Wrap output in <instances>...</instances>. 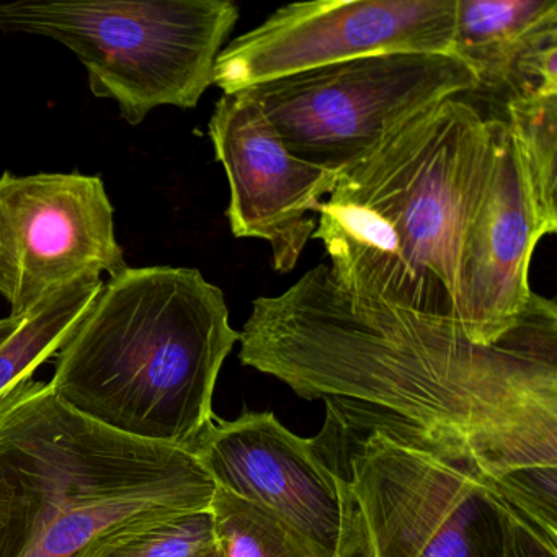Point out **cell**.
<instances>
[{"instance_id": "7", "label": "cell", "mask_w": 557, "mask_h": 557, "mask_svg": "<svg viewBox=\"0 0 557 557\" xmlns=\"http://www.w3.org/2000/svg\"><path fill=\"white\" fill-rule=\"evenodd\" d=\"M479 89L456 54L380 53L240 90L262 109L286 151L342 174L429 107Z\"/></svg>"}, {"instance_id": "10", "label": "cell", "mask_w": 557, "mask_h": 557, "mask_svg": "<svg viewBox=\"0 0 557 557\" xmlns=\"http://www.w3.org/2000/svg\"><path fill=\"white\" fill-rule=\"evenodd\" d=\"M210 138L230 182L226 214L234 237L265 240L273 269L293 272L338 175L289 154L262 109L243 92L218 100Z\"/></svg>"}, {"instance_id": "9", "label": "cell", "mask_w": 557, "mask_h": 557, "mask_svg": "<svg viewBox=\"0 0 557 557\" xmlns=\"http://www.w3.org/2000/svg\"><path fill=\"white\" fill-rule=\"evenodd\" d=\"M128 269L97 175L0 177V296L24 319L67 286Z\"/></svg>"}, {"instance_id": "5", "label": "cell", "mask_w": 557, "mask_h": 557, "mask_svg": "<svg viewBox=\"0 0 557 557\" xmlns=\"http://www.w3.org/2000/svg\"><path fill=\"white\" fill-rule=\"evenodd\" d=\"M325 404L312 443L338 495L332 557H507L520 524L557 536V517L420 426L363 403Z\"/></svg>"}, {"instance_id": "11", "label": "cell", "mask_w": 557, "mask_h": 557, "mask_svg": "<svg viewBox=\"0 0 557 557\" xmlns=\"http://www.w3.org/2000/svg\"><path fill=\"white\" fill-rule=\"evenodd\" d=\"M190 451L216 487L269 508L332 557L338 495L312 440L289 432L272 412H246L234 420L214 416Z\"/></svg>"}, {"instance_id": "6", "label": "cell", "mask_w": 557, "mask_h": 557, "mask_svg": "<svg viewBox=\"0 0 557 557\" xmlns=\"http://www.w3.org/2000/svg\"><path fill=\"white\" fill-rule=\"evenodd\" d=\"M237 21L230 0L0 2V30L64 45L132 126L158 107L195 109Z\"/></svg>"}, {"instance_id": "16", "label": "cell", "mask_w": 557, "mask_h": 557, "mask_svg": "<svg viewBox=\"0 0 557 557\" xmlns=\"http://www.w3.org/2000/svg\"><path fill=\"white\" fill-rule=\"evenodd\" d=\"M210 513L220 557H322L278 515L224 488L214 491Z\"/></svg>"}, {"instance_id": "14", "label": "cell", "mask_w": 557, "mask_h": 557, "mask_svg": "<svg viewBox=\"0 0 557 557\" xmlns=\"http://www.w3.org/2000/svg\"><path fill=\"white\" fill-rule=\"evenodd\" d=\"M102 286L100 278L81 280L25 315L0 345V399L22 381L32 380L35 370L58 354Z\"/></svg>"}, {"instance_id": "1", "label": "cell", "mask_w": 557, "mask_h": 557, "mask_svg": "<svg viewBox=\"0 0 557 557\" xmlns=\"http://www.w3.org/2000/svg\"><path fill=\"white\" fill-rule=\"evenodd\" d=\"M246 367L302 399H344L425 430L485 475L557 507V306L533 292L491 345L348 295L325 263L282 295L253 299L239 332Z\"/></svg>"}, {"instance_id": "20", "label": "cell", "mask_w": 557, "mask_h": 557, "mask_svg": "<svg viewBox=\"0 0 557 557\" xmlns=\"http://www.w3.org/2000/svg\"><path fill=\"white\" fill-rule=\"evenodd\" d=\"M203 557H220V556H218L216 547H214V549L211 550V553H208L207 556H203Z\"/></svg>"}, {"instance_id": "19", "label": "cell", "mask_w": 557, "mask_h": 557, "mask_svg": "<svg viewBox=\"0 0 557 557\" xmlns=\"http://www.w3.org/2000/svg\"><path fill=\"white\" fill-rule=\"evenodd\" d=\"M22 321H24V319L14 318L2 319V321H0V345L4 344V342L17 331Z\"/></svg>"}, {"instance_id": "3", "label": "cell", "mask_w": 557, "mask_h": 557, "mask_svg": "<svg viewBox=\"0 0 557 557\" xmlns=\"http://www.w3.org/2000/svg\"><path fill=\"white\" fill-rule=\"evenodd\" d=\"M214 491L194 453L113 432L48 383L0 399V557H87L129 528L210 510Z\"/></svg>"}, {"instance_id": "13", "label": "cell", "mask_w": 557, "mask_h": 557, "mask_svg": "<svg viewBox=\"0 0 557 557\" xmlns=\"http://www.w3.org/2000/svg\"><path fill=\"white\" fill-rule=\"evenodd\" d=\"M557 38L556 0H456L453 54L497 99L534 50Z\"/></svg>"}, {"instance_id": "12", "label": "cell", "mask_w": 557, "mask_h": 557, "mask_svg": "<svg viewBox=\"0 0 557 557\" xmlns=\"http://www.w3.org/2000/svg\"><path fill=\"white\" fill-rule=\"evenodd\" d=\"M494 116V169L459 265L461 325L481 345L494 344L520 321L533 295L531 257L541 237L549 236L531 200L510 129Z\"/></svg>"}, {"instance_id": "8", "label": "cell", "mask_w": 557, "mask_h": 557, "mask_svg": "<svg viewBox=\"0 0 557 557\" xmlns=\"http://www.w3.org/2000/svg\"><path fill=\"white\" fill-rule=\"evenodd\" d=\"M456 0H318L280 8L221 50L213 86L265 81L380 53L453 54Z\"/></svg>"}, {"instance_id": "2", "label": "cell", "mask_w": 557, "mask_h": 557, "mask_svg": "<svg viewBox=\"0 0 557 557\" xmlns=\"http://www.w3.org/2000/svg\"><path fill=\"white\" fill-rule=\"evenodd\" d=\"M495 151V116L453 97L338 174L312 234L335 283L348 295L461 325L462 246Z\"/></svg>"}, {"instance_id": "4", "label": "cell", "mask_w": 557, "mask_h": 557, "mask_svg": "<svg viewBox=\"0 0 557 557\" xmlns=\"http://www.w3.org/2000/svg\"><path fill=\"white\" fill-rule=\"evenodd\" d=\"M237 342L224 293L200 270L125 269L74 325L48 384L113 432L190 451Z\"/></svg>"}, {"instance_id": "17", "label": "cell", "mask_w": 557, "mask_h": 557, "mask_svg": "<svg viewBox=\"0 0 557 557\" xmlns=\"http://www.w3.org/2000/svg\"><path fill=\"white\" fill-rule=\"evenodd\" d=\"M216 547L210 510L172 515L103 541L87 557H203Z\"/></svg>"}, {"instance_id": "15", "label": "cell", "mask_w": 557, "mask_h": 557, "mask_svg": "<svg viewBox=\"0 0 557 557\" xmlns=\"http://www.w3.org/2000/svg\"><path fill=\"white\" fill-rule=\"evenodd\" d=\"M502 120L510 129L527 187L547 233L557 231V94L505 99Z\"/></svg>"}, {"instance_id": "18", "label": "cell", "mask_w": 557, "mask_h": 557, "mask_svg": "<svg viewBox=\"0 0 557 557\" xmlns=\"http://www.w3.org/2000/svg\"><path fill=\"white\" fill-rule=\"evenodd\" d=\"M507 557H557V536L533 524H520Z\"/></svg>"}]
</instances>
